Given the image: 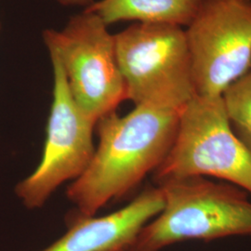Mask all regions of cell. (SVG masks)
I'll return each instance as SVG.
<instances>
[{"label": "cell", "mask_w": 251, "mask_h": 251, "mask_svg": "<svg viewBox=\"0 0 251 251\" xmlns=\"http://www.w3.org/2000/svg\"><path fill=\"white\" fill-rule=\"evenodd\" d=\"M180 112L137 105L124 117L115 111L100 119L92 159L67 190L78 215H95L158 168L174 142Z\"/></svg>", "instance_id": "1"}, {"label": "cell", "mask_w": 251, "mask_h": 251, "mask_svg": "<svg viewBox=\"0 0 251 251\" xmlns=\"http://www.w3.org/2000/svg\"><path fill=\"white\" fill-rule=\"evenodd\" d=\"M185 30L197 96H222L251 68V2L205 0Z\"/></svg>", "instance_id": "6"}, {"label": "cell", "mask_w": 251, "mask_h": 251, "mask_svg": "<svg viewBox=\"0 0 251 251\" xmlns=\"http://www.w3.org/2000/svg\"><path fill=\"white\" fill-rule=\"evenodd\" d=\"M234 134L251 151V68L222 95Z\"/></svg>", "instance_id": "10"}, {"label": "cell", "mask_w": 251, "mask_h": 251, "mask_svg": "<svg viewBox=\"0 0 251 251\" xmlns=\"http://www.w3.org/2000/svg\"><path fill=\"white\" fill-rule=\"evenodd\" d=\"M61 5L65 7H84L85 9L90 7L91 4L95 2V0H57Z\"/></svg>", "instance_id": "11"}, {"label": "cell", "mask_w": 251, "mask_h": 251, "mask_svg": "<svg viewBox=\"0 0 251 251\" xmlns=\"http://www.w3.org/2000/svg\"><path fill=\"white\" fill-rule=\"evenodd\" d=\"M164 204L160 187L146 189L111 214L74 218L64 235L41 251H128L141 230L161 212Z\"/></svg>", "instance_id": "8"}, {"label": "cell", "mask_w": 251, "mask_h": 251, "mask_svg": "<svg viewBox=\"0 0 251 251\" xmlns=\"http://www.w3.org/2000/svg\"><path fill=\"white\" fill-rule=\"evenodd\" d=\"M50 55L53 70V99L47 125L41 161L20 181L16 195L28 208L41 207L63 182L77 179L88 168L95 146L96 125L73 98L58 59Z\"/></svg>", "instance_id": "7"}, {"label": "cell", "mask_w": 251, "mask_h": 251, "mask_svg": "<svg viewBox=\"0 0 251 251\" xmlns=\"http://www.w3.org/2000/svg\"><path fill=\"white\" fill-rule=\"evenodd\" d=\"M242 1H247V2H251V0H242Z\"/></svg>", "instance_id": "12"}, {"label": "cell", "mask_w": 251, "mask_h": 251, "mask_svg": "<svg viewBox=\"0 0 251 251\" xmlns=\"http://www.w3.org/2000/svg\"><path fill=\"white\" fill-rule=\"evenodd\" d=\"M126 100L180 111L196 96L185 30L169 24L134 23L115 35Z\"/></svg>", "instance_id": "3"}, {"label": "cell", "mask_w": 251, "mask_h": 251, "mask_svg": "<svg viewBox=\"0 0 251 251\" xmlns=\"http://www.w3.org/2000/svg\"><path fill=\"white\" fill-rule=\"evenodd\" d=\"M107 27L96 13L85 9L63 30L43 33L49 52L62 65L73 98L96 124L126 100L115 35Z\"/></svg>", "instance_id": "5"}, {"label": "cell", "mask_w": 251, "mask_h": 251, "mask_svg": "<svg viewBox=\"0 0 251 251\" xmlns=\"http://www.w3.org/2000/svg\"><path fill=\"white\" fill-rule=\"evenodd\" d=\"M157 186L164 207L141 230L128 251H160L188 240L251 235V200L240 187L200 176Z\"/></svg>", "instance_id": "2"}, {"label": "cell", "mask_w": 251, "mask_h": 251, "mask_svg": "<svg viewBox=\"0 0 251 251\" xmlns=\"http://www.w3.org/2000/svg\"><path fill=\"white\" fill-rule=\"evenodd\" d=\"M214 177L251 196V151L234 134L222 96H195L179 114L171 149L153 171L157 185Z\"/></svg>", "instance_id": "4"}, {"label": "cell", "mask_w": 251, "mask_h": 251, "mask_svg": "<svg viewBox=\"0 0 251 251\" xmlns=\"http://www.w3.org/2000/svg\"><path fill=\"white\" fill-rule=\"evenodd\" d=\"M205 0H99L86 8L107 25L120 22L188 26Z\"/></svg>", "instance_id": "9"}]
</instances>
